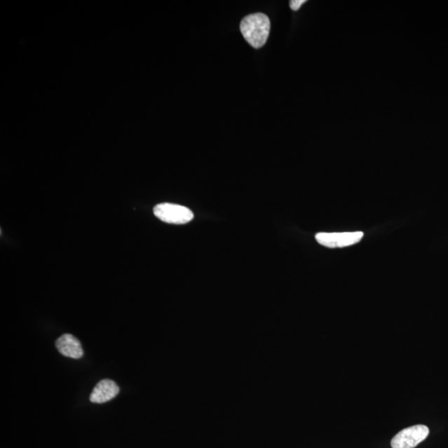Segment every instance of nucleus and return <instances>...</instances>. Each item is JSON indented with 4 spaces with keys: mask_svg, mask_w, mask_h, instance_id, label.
<instances>
[{
    "mask_svg": "<svg viewBox=\"0 0 448 448\" xmlns=\"http://www.w3.org/2000/svg\"><path fill=\"white\" fill-rule=\"evenodd\" d=\"M270 20L262 13L247 15L241 21L240 30L247 42L255 48H260L269 39Z\"/></svg>",
    "mask_w": 448,
    "mask_h": 448,
    "instance_id": "f257e3e1",
    "label": "nucleus"
},
{
    "mask_svg": "<svg viewBox=\"0 0 448 448\" xmlns=\"http://www.w3.org/2000/svg\"><path fill=\"white\" fill-rule=\"evenodd\" d=\"M154 215L165 223L185 224L194 219V214L188 208L175 203H160L154 208Z\"/></svg>",
    "mask_w": 448,
    "mask_h": 448,
    "instance_id": "f03ea898",
    "label": "nucleus"
},
{
    "mask_svg": "<svg viewBox=\"0 0 448 448\" xmlns=\"http://www.w3.org/2000/svg\"><path fill=\"white\" fill-rule=\"evenodd\" d=\"M429 428L425 425H415L402 430L392 439V448H414L428 436Z\"/></svg>",
    "mask_w": 448,
    "mask_h": 448,
    "instance_id": "7ed1b4c3",
    "label": "nucleus"
},
{
    "mask_svg": "<svg viewBox=\"0 0 448 448\" xmlns=\"http://www.w3.org/2000/svg\"><path fill=\"white\" fill-rule=\"evenodd\" d=\"M363 232L354 233H320L315 235L316 241L320 245L330 248L345 247L360 242Z\"/></svg>",
    "mask_w": 448,
    "mask_h": 448,
    "instance_id": "20e7f679",
    "label": "nucleus"
},
{
    "mask_svg": "<svg viewBox=\"0 0 448 448\" xmlns=\"http://www.w3.org/2000/svg\"><path fill=\"white\" fill-rule=\"evenodd\" d=\"M120 388L111 379H102L95 386L90 395V400L94 404H104L113 400L118 395Z\"/></svg>",
    "mask_w": 448,
    "mask_h": 448,
    "instance_id": "39448f33",
    "label": "nucleus"
},
{
    "mask_svg": "<svg viewBox=\"0 0 448 448\" xmlns=\"http://www.w3.org/2000/svg\"><path fill=\"white\" fill-rule=\"evenodd\" d=\"M56 348L63 356L72 359H80L83 356V347L78 339L70 334H63L56 341Z\"/></svg>",
    "mask_w": 448,
    "mask_h": 448,
    "instance_id": "423d86ee",
    "label": "nucleus"
},
{
    "mask_svg": "<svg viewBox=\"0 0 448 448\" xmlns=\"http://www.w3.org/2000/svg\"><path fill=\"white\" fill-rule=\"evenodd\" d=\"M306 2V0H292V1H290V8H291L293 11H298L299 8Z\"/></svg>",
    "mask_w": 448,
    "mask_h": 448,
    "instance_id": "0eeeda50",
    "label": "nucleus"
}]
</instances>
